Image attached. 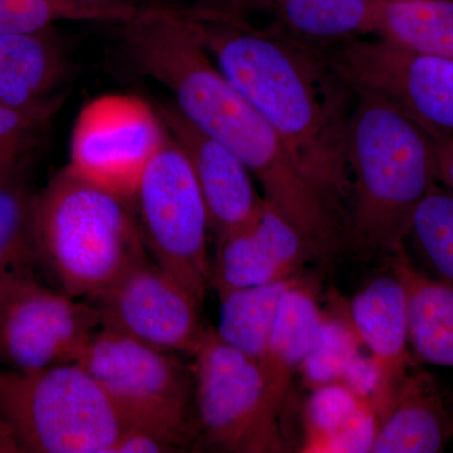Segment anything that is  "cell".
<instances>
[{
	"mask_svg": "<svg viewBox=\"0 0 453 453\" xmlns=\"http://www.w3.org/2000/svg\"><path fill=\"white\" fill-rule=\"evenodd\" d=\"M140 73L164 86L188 121L234 151L264 189V198L327 255L342 246V217L308 177L266 119L229 81L179 16L150 4L121 23Z\"/></svg>",
	"mask_w": 453,
	"mask_h": 453,
	"instance_id": "1",
	"label": "cell"
},
{
	"mask_svg": "<svg viewBox=\"0 0 453 453\" xmlns=\"http://www.w3.org/2000/svg\"><path fill=\"white\" fill-rule=\"evenodd\" d=\"M175 8L344 219L350 188L347 134L356 94L325 50L199 3Z\"/></svg>",
	"mask_w": 453,
	"mask_h": 453,
	"instance_id": "2",
	"label": "cell"
},
{
	"mask_svg": "<svg viewBox=\"0 0 453 453\" xmlns=\"http://www.w3.org/2000/svg\"><path fill=\"white\" fill-rule=\"evenodd\" d=\"M347 159L342 249L360 261L389 257L405 244L414 211L437 186L436 139L386 101L356 95Z\"/></svg>",
	"mask_w": 453,
	"mask_h": 453,
	"instance_id": "3",
	"label": "cell"
},
{
	"mask_svg": "<svg viewBox=\"0 0 453 453\" xmlns=\"http://www.w3.org/2000/svg\"><path fill=\"white\" fill-rule=\"evenodd\" d=\"M38 265L74 299L96 296L148 262L129 203L65 166L35 196Z\"/></svg>",
	"mask_w": 453,
	"mask_h": 453,
	"instance_id": "4",
	"label": "cell"
},
{
	"mask_svg": "<svg viewBox=\"0 0 453 453\" xmlns=\"http://www.w3.org/2000/svg\"><path fill=\"white\" fill-rule=\"evenodd\" d=\"M127 423L79 363L0 366V453H112Z\"/></svg>",
	"mask_w": 453,
	"mask_h": 453,
	"instance_id": "5",
	"label": "cell"
},
{
	"mask_svg": "<svg viewBox=\"0 0 453 453\" xmlns=\"http://www.w3.org/2000/svg\"><path fill=\"white\" fill-rule=\"evenodd\" d=\"M74 363L97 381L127 427L154 432L180 451L195 449V377L178 354L101 326Z\"/></svg>",
	"mask_w": 453,
	"mask_h": 453,
	"instance_id": "6",
	"label": "cell"
},
{
	"mask_svg": "<svg viewBox=\"0 0 453 453\" xmlns=\"http://www.w3.org/2000/svg\"><path fill=\"white\" fill-rule=\"evenodd\" d=\"M196 447L228 453L288 451L277 404L257 360L208 327L192 356Z\"/></svg>",
	"mask_w": 453,
	"mask_h": 453,
	"instance_id": "7",
	"label": "cell"
},
{
	"mask_svg": "<svg viewBox=\"0 0 453 453\" xmlns=\"http://www.w3.org/2000/svg\"><path fill=\"white\" fill-rule=\"evenodd\" d=\"M133 210L155 264L202 305L211 290L210 217L192 165L169 133L146 165Z\"/></svg>",
	"mask_w": 453,
	"mask_h": 453,
	"instance_id": "8",
	"label": "cell"
},
{
	"mask_svg": "<svg viewBox=\"0 0 453 453\" xmlns=\"http://www.w3.org/2000/svg\"><path fill=\"white\" fill-rule=\"evenodd\" d=\"M325 56L354 94L386 101L434 139L453 134V59L375 35L342 42Z\"/></svg>",
	"mask_w": 453,
	"mask_h": 453,
	"instance_id": "9",
	"label": "cell"
},
{
	"mask_svg": "<svg viewBox=\"0 0 453 453\" xmlns=\"http://www.w3.org/2000/svg\"><path fill=\"white\" fill-rule=\"evenodd\" d=\"M100 327L91 303L43 285L33 271L0 282V366L31 372L74 363Z\"/></svg>",
	"mask_w": 453,
	"mask_h": 453,
	"instance_id": "10",
	"label": "cell"
},
{
	"mask_svg": "<svg viewBox=\"0 0 453 453\" xmlns=\"http://www.w3.org/2000/svg\"><path fill=\"white\" fill-rule=\"evenodd\" d=\"M157 110L130 95H107L74 122L68 168L133 207L144 170L165 140Z\"/></svg>",
	"mask_w": 453,
	"mask_h": 453,
	"instance_id": "11",
	"label": "cell"
},
{
	"mask_svg": "<svg viewBox=\"0 0 453 453\" xmlns=\"http://www.w3.org/2000/svg\"><path fill=\"white\" fill-rule=\"evenodd\" d=\"M86 301L100 312L101 326L168 353L192 357L207 330L201 303L155 262L131 268Z\"/></svg>",
	"mask_w": 453,
	"mask_h": 453,
	"instance_id": "12",
	"label": "cell"
},
{
	"mask_svg": "<svg viewBox=\"0 0 453 453\" xmlns=\"http://www.w3.org/2000/svg\"><path fill=\"white\" fill-rule=\"evenodd\" d=\"M330 257L265 199L257 216L217 238L211 257V290L270 285L300 276L312 262Z\"/></svg>",
	"mask_w": 453,
	"mask_h": 453,
	"instance_id": "13",
	"label": "cell"
},
{
	"mask_svg": "<svg viewBox=\"0 0 453 453\" xmlns=\"http://www.w3.org/2000/svg\"><path fill=\"white\" fill-rule=\"evenodd\" d=\"M155 110L192 165L207 207L211 231L219 238L251 222L265 198L256 189L246 164L188 121L174 104H159Z\"/></svg>",
	"mask_w": 453,
	"mask_h": 453,
	"instance_id": "14",
	"label": "cell"
},
{
	"mask_svg": "<svg viewBox=\"0 0 453 453\" xmlns=\"http://www.w3.org/2000/svg\"><path fill=\"white\" fill-rule=\"evenodd\" d=\"M349 312L351 327L360 344L368 349L377 371L372 410L380 423L414 363L404 286L392 271L375 277L354 295Z\"/></svg>",
	"mask_w": 453,
	"mask_h": 453,
	"instance_id": "15",
	"label": "cell"
},
{
	"mask_svg": "<svg viewBox=\"0 0 453 453\" xmlns=\"http://www.w3.org/2000/svg\"><path fill=\"white\" fill-rule=\"evenodd\" d=\"M205 5L244 19L264 16L271 31L326 50L369 35L372 0H201Z\"/></svg>",
	"mask_w": 453,
	"mask_h": 453,
	"instance_id": "16",
	"label": "cell"
},
{
	"mask_svg": "<svg viewBox=\"0 0 453 453\" xmlns=\"http://www.w3.org/2000/svg\"><path fill=\"white\" fill-rule=\"evenodd\" d=\"M453 440V408L436 378L411 368L378 423L372 453H438Z\"/></svg>",
	"mask_w": 453,
	"mask_h": 453,
	"instance_id": "17",
	"label": "cell"
},
{
	"mask_svg": "<svg viewBox=\"0 0 453 453\" xmlns=\"http://www.w3.org/2000/svg\"><path fill=\"white\" fill-rule=\"evenodd\" d=\"M388 259L407 294L414 363L453 368V286L417 267L405 244Z\"/></svg>",
	"mask_w": 453,
	"mask_h": 453,
	"instance_id": "18",
	"label": "cell"
},
{
	"mask_svg": "<svg viewBox=\"0 0 453 453\" xmlns=\"http://www.w3.org/2000/svg\"><path fill=\"white\" fill-rule=\"evenodd\" d=\"M325 321L326 316L319 308L311 288L303 280L283 294L259 363L268 389L281 407L292 378L320 342Z\"/></svg>",
	"mask_w": 453,
	"mask_h": 453,
	"instance_id": "19",
	"label": "cell"
},
{
	"mask_svg": "<svg viewBox=\"0 0 453 453\" xmlns=\"http://www.w3.org/2000/svg\"><path fill=\"white\" fill-rule=\"evenodd\" d=\"M64 71V53L50 28L0 35V104L49 115L47 95Z\"/></svg>",
	"mask_w": 453,
	"mask_h": 453,
	"instance_id": "20",
	"label": "cell"
},
{
	"mask_svg": "<svg viewBox=\"0 0 453 453\" xmlns=\"http://www.w3.org/2000/svg\"><path fill=\"white\" fill-rule=\"evenodd\" d=\"M369 35L453 59V0L374 2Z\"/></svg>",
	"mask_w": 453,
	"mask_h": 453,
	"instance_id": "21",
	"label": "cell"
},
{
	"mask_svg": "<svg viewBox=\"0 0 453 453\" xmlns=\"http://www.w3.org/2000/svg\"><path fill=\"white\" fill-rule=\"evenodd\" d=\"M300 276L270 285L234 288L217 295L219 323L216 333L226 344L261 363L281 297Z\"/></svg>",
	"mask_w": 453,
	"mask_h": 453,
	"instance_id": "22",
	"label": "cell"
},
{
	"mask_svg": "<svg viewBox=\"0 0 453 453\" xmlns=\"http://www.w3.org/2000/svg\"><path fill=\"white\" fill-rule=\"evenodd\" d=\"M35 204L20 175L0 178V282L38 265Z\"/></svg>",
	"mask_w": 453,
	"mask_h": 453,
	"instance_id": "23",
	"label": "cell"
},
{
	"mask_svg": "<svg viewBox=\"0 0 453 453\" xmlns=\"http://www.w3.org/2000/svg\"><path fill=\"white\" fill-rule=\"evenodd\" d=\"M408 238L429 276L453 286V193L432 188L414 211Z\"/></svg>",
	"mask_w": 453,
	"mask_h": 453,
	"instance_id": "24",
	"label": "cell"
},
{
	"mask_svg": "<svg viewBox=\"0 0 453 453\" xmlns=\"http://www.w3.org/2000/svg\"><path fill=\"white\" fill-rule=\"evenodd\" d=\"M359 344L353 327L326 318L320 342L299 372L311 389L339 383L345 369L359 353Z\"/></svg>",
	"mask_w": 453,
	"mask_h": 453,
	"instance_id": "25",
	"label": "cell"
},
{
	"mask_svg": "<svg viewBox=\"0 0 453 453\" xmlns=\"http://www.w3.org/2000/svg\"><path fill=\"white\" fill-rule=\"evenodd\" d=\"M365 405L369 404L360 401L342 384H326L312 389L308 403L310 451H324L327 441L345 427Z\"/></svg>",
	"mask_w": 453,
	"mask_h": 453,
	"instance_id": "26",
	"label": "cell"
},
{
	"mask_svg": "<svg viewBox=\"0 0 453 453\" xmlns=\"http://www.w3.org/2000/svg\"><path fill=\"white\" fill-rule=\"evenodd\" d=\"M47 116L0 104V178L20 175L40 145Z\"/></svg>",
	"mask_w": 453,
	"mask_h": 453,
	"instance_id": "27",
	"label": "cell"
},
{
	"mask_svg": "<svg viewBox=\"0 0 453 453\" xmlns=\"http://www.w3.org/2000/svg\"><path fill=\"white\" fill-rule=\"evenodd\" d=\"M64 19L77 18L58 0H0V35L42 31Z\"/></svg>",
	"mask_w": 453,
	"mask_h": 453,
	"instance_id": "28",
	"label": "cell"
},
{
	"mask_svg": "<svg viewBox=\"0 0 453 453\" xmlns=\"http://www.w3.org/2000/svg\"><path fill=\"white\" fill-rule=\"evenodd\" d=\"M70 9L77 20L124 23L136 11L150 5L148 0H58Z\"/></svg>",
	"mask_w": 453,
	"mask_h": 453,
	"instance_id": "29",
	"label": "cell"
},
{
	"mask_svg": "<svg viewBox=\"0 0 453 453\" xmlns=\"http://www.w3.org/2000/svg\"><path fill=\"white\" fill-rule=\"evenodd\" d=\"M174 443L169 440L136 427H127L119 437L118 442L113 446L112 453H165L179 452Z\"/></svg>",
	"mask_w": 453,
	"mask_h": 453,
	"instance_id": "30",
	"label": "cell"
},
{
	"mask_svg": "<svg viewBox=\"0 0 453 453\" xmlns=\"http://www.w3.org/2000/svg\"><path fill=\"white\" fill-rule=\"evenodd\" d=\"M437 142V179L453 193V134L441 136Z\"/></svg>",
	"mask_w": 453,
	"mask_h": 453,
	"instance_id": "31",
	"label": "cell"
},
{
	"mask_svg": "<svg viewBox=\"0 0 453 453\" xmlns=\"http://www.w3.org/2000/svg\"><path fill=\"white\" fill-rule=\"evenodd\" d=\"M372 2H395V0H372Z\"/></svg>",
	"mask_w": 453,
	"mask_h": 453,
	"instance_id": "32",
	"label": "cell"
}]
</instances>
